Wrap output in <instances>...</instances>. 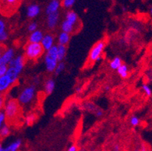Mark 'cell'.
Listing matches in <instances>:
<instances>
[{
	"mask_svg": "<svg viewBox=\"0 0 152 151\" xmlns=\"http://www.w3.org/2000/svg\"><path fill=\"white\" fill-rule=\"evenodd\" d=\"M45 34L42 30H37L30 34L28 37L29 43H41Z\"/></svg>",
	"mask_w": 152,
	"mask_h": 151,
	"instance_id": "cell-13",
	"label": "cell"
},
{
	"mask_svg": "<svg viewBox=\"0 0 152 151\" xmlns=\"http://www.w3.org/2000/svg\"><path fill=\"white\" fill-rule=\"evenodd\" d=\"M14 81L8 76L5 75L3 77H0V91L3 93L9 89L14 84Z\"/></svg>",
	"mask_w": 152,
	"mask_h": 151,
	"instance_id": "cell-10",
	"label": "cell"
},
{
	"mask_svg": "<svg viewBox=\"0 0 152 151\" xmlns=\"http://www.w3.org/2000/svg\"><path fill=\"white\" fill-rule=\"evenodd\" d=\"M81 90L82 89H81L80 87H77V88H76V91H77V92H80V91H81Z\"/></svg>",
	"mask_w": 152,
	"mask_h": 151,
	"instance_id": "cell-42",
	"label": "cell"
},
{
	"mask_svg": "<svg viewBox=\"0 0 152 151\" xmlns=\"http://www.w3.org/2000/svg\"><path fill=\"white\" fill-rule=\"evenodd\" d=\"M6 119H7V116L6 115H5V112L1 110V112H0V127L5 124Z\"/></svg>",
	"mask_w": 152,
	"mask_h": 151,
	"instance_id": "cell-33",
	"label": "cell"
},
{
	"mask_svg": "<svg viewBox=\"0 0 152 151\" xmlns=\"http://www.w3.org/2000/svg\"><path fill=\"white\" fill-rule=\"evenodd\" d=\"M64 69H65V63H64L63 61L59 62L54 73H55V76H59L64 70Z\"/></svg>",
	"mask_w": 152,
	"mask_h": 151,
	"instance_id": "cell-26",
	"label": "cell"
},
{
	"mask_svg": "<svg viewBox=\"0 0 152 151\" xmlns=\"http://www.w3.org/2000/svg\"><path fill=\"white\" fill-rule=\"evenodd\" d=\"M68 151H77V147H76L75 145H72V146H70V147H69Z\"/></svg>",
	"mask_w": 152,
	"mask_h": 151,
	"instance_id": "cell-38",
	"label": "cell"
},
{
	"mask_svg": "<svg viewBox=\"0 0 152 151\" xmlns=\"http://www.w3.org/2000/svg\"><path fill=\"white\" fill-rule=\"evenodd\" d=\"M8 70H9L8 65H0V77H3L6 75Z\"/></svg>",
	"mask_w": 152,
	"mask_h": 151,
	"instance_id": "cell-32",
	"label": "cell"
},
{
	"mask_svg": "<svg viewBox=\"0 0 152 151\" xmlns=\"http://www.w3.org/2000/svg\"><path fill=\"white\" fill-rule=\"evenodd\" d=\"M6 31V23L3 20H0V34Z\"/></svg>",
	"mask_w": 152,
	"mask_h": 151,
	"instance_id": "cell-34",
	"label": "cell"
},
{
	"mask_svg": "<svg viewBox=\"0 0 152 151\" xmlns=\"http://www.w3.org/2000/svg\"><path fill=\"white\" fill-rule=\"evenodd\" d=\"M84 108H85L86 110H88V111L93 113H95V112L97 111L98 109H99L98 107H96V106H95L94 104L91 103V102H86V103L84 104Z\"/></svg>",
	"mask_w": 152,
	"mask_h": 151,
	"instance_id": "cell-24",
	"label": "cell"
},
{
	"mask_svg": "<svg viewBox=\"0 0 152 151\" xmlns=\"http://www.w3.org/2000/svg\"><path fill=\"white\" fill-rule=\"evenodd\" d=\"M20 111V104L18 100L10 99L5 102L4 112L9 120H13L18 114Z\"/></svg>",
	"mask_w": 152,
	"mask_h": 151,
	"instance_id": "cell-4",
	"label": "cell"
},
{
	"mask_svg": "<svg viewBox=\"0 0 152 151\" xmlns=\"http://www.w3.org/2000/svg\"><path fill=\"white\" fill-rule=\"evenodd\" d=\"M95 116L97 117V118H101L102 116H103L104 111L102 110V109H99H99L97 110V111L95 113Z\"/></svg>",
	"mask_w": 152,
	"mask_h": 151,
	"instance_id": "cell-36",
	"label": "cell"
},
{
	"mask_svg": "<svg viewBox=\"0 0 152 151\" xmlns=\"http://www.w3.org/2000/svg\"><path fill=\"white\" fill-rule=\"evenodd\" d=\"M61 5V2L60 0H51L45 8V14L46 15L58 12L59 8Z\"/></svg>",
	"mask_w": 152,
	"mask_h": 151,
	"instance_id": "cell-8",
	"label": "cell"
},
{
	"mask_svg": "<svg viewBox=\"0 0 152 151\" xmlns=\"http://www.w3.org/2000/svg\"><path fill=\"white\" fill-rule=\"evenodd\" d=\"M55 82L53 79L49 78L44 82V91L46 95H50L55 90Z\"/></svg>",
	"mask_w": 152,
	"mask_h": 151,
	"instance_id": "cell-15",
	"label": "cell"
},
{
	"mask_svg": "<svg viewBox=\"0 0 152 151\" xmlns=\"http://www.w3.org/2000/svg\"><path fill=\"white\" fill-rule=\"evenodd\" d=\"M4 102H5V101H4V99L2 98V96L1 95V96H0V108H1V109H2V108H3Z\"/></svg>",
	"mask_w": 152,
	"mask_h": 151,
	"instance_id": "cell-37",
	"label": "cell"
},
{
	"mask_svg": "<svg viewBox=\"0 0 152 151\" xmlns=\"http://www.w3.org/2000/svg\"><path fill=\"white\" fill-rule=\"evenodd\" d=\"M113 151H120V146H119V144H116L114 145Z\"/></svg>",
	"mask_w": 152,
	"mask_h": 151,
	"instance_id": "cell-39",
	"label": "cell"
},
{
	"mask_svg": "<svg viewBox=\"0 0 152 151\" xmlns=\"http://www.w3.org/2000/svg\"><path fill=\"white\" fill-rule=\"evenodd\" d=\"M15 58V51L13 48L5 50L0 56V65H8Z\"/></svg>",
	"mask_w": 152,
	"mask_h": 151,
	"instance_id": "cell-6",
	"label": "cell"
},
{
	"mask_svg": "<svg viewBox=\"0 0 152 151\" xmlns=\"http://www.w3.org/2000/svg\"><path fill=\"white\" fill-rule=\"evenodd\" d=\"M65 20H67L69 23H70L71 24H73L74 26H75L77 27V24H78L79 22V18L78 15L74 11H68L67 12L65 15Z\"/></svg>",
	"mask_w": 152,
	"mask_h": 151,
	"instance_id": "cell-16",
	"label": "cell"
},
{
	"mask_svg": "<svg viewBox=\"0 0 152 151\" xmlns=\"http://www.w3.org/2000/svg\"><path fill=\"white\" fill-rule=\"evenodd\" d=\"M67 53V47L65 45H58V61L62 62L65 58Z\"/></svg>",
	"mask_w": 152,
	"mask_h": 151,
	"instance_id": "cell-22",
	"label": "cell"
},
{
	"mask_svg": "<svg viewBox=\"0 0 152 151\" xmlns=\"http://www.w3.org/2000/svg\"><path fill=\"white\" fill-rule=\"evenodd\" d=\"M36 120V116L34 113H30V114L27 115V117L25 119V123L27 125H32L33 123L35 122Z\"/></svg>",
	"mask_w": 152,
	"mask_h": 151,
	"instance_id": "cell-27",
	"label": "cell"
},
{
	"mask_svg": "<svg viewBox=\"0 0 152 151\" xmlns=\"http://www.w3.org/2000/svg\"><path fill=\"white\" fill-rule=\"evenodd\" d=\"M59 17H60V14L59 12H56V13L52 14V15H47L46 18V23L48 28L50 30H53L55 27H57L58 23Z\"/></svg>",
	"mask_w": 152,
	"mask_h": 151,
	"instance_id": "cell-11",
	"label": "cell"
},
{
	"mask_svg": "<svg viewBox=\"0 0 152 151\" xmlns=\"http://www.w3.org/2000/svg\"><path fill=\"white\" fill-rule=\"evenodd\" d=\"M61 30L62 32L71 34V33L75 32V30H77V27H76L75 26H74L73 24H71L70 23H69L67 20H66L65 19H64V20L62 21L61 24Z\"/></svg>",
	"mask_w": 152,
	"mask_h": 151,
	"instance_id": "cell-17",
	"label": "cell"
},
{
	"mask_svg": "<svg viewBox=\"0 0 152 151\" xmlns=\"http://www.w3.org/2000/svg\"><path fill=\"white\" fill-rule=\"evenodd\" d=\"M41 11L40 6L37 4H31V5H28L27 8V11H26V13H27V16L28 18L33 19L35 18L39 15Z\"/></svg>",
	"mask_w": 152,
	"mask_h": 151,
	"instance_id": "cell-12",
	"label": "cell"
},
{
	"mask_svg": "<svg viewBox=\"0 0 152 151\" xmlns=\"http://www.w3.org/2000/svg\"><path fill=\"white\" fill-rule=\"evenodd\" d=\"M70 40V34L64 32H61L58 36V45H67Z\"/></svg>",
	"mask_w": 152,
	"mask_h": 151,
	"instance_id": "cell-18",
	"label": "cell"
},
{
	"mask_svg": "<svg viewBox=\"0 0 152 151\" xmlns=\"http://www.w3.org/2000/svg\"><path fill=\"white\" fill-rule=\"evenodd\" d=\"M45 52L41 43H28L25 47L24 55L30 61H36L42 57Z\"/></svg>",
	"mask_w": 152,
	"mask_h": 151,
	"instance_id": "cell-2",
	"label": "cell"
},
{
	"mask_svg": "<svg viewBox=\"0 0 152 151\" xmlns=\"http://www.w3.org/2000/svg\"><path fill=\"white\" fill-rule=\"evenodd\" d=\"M105 45L106 42L104 40H100L92 47L89 54V57H88L89 63H92L96 62L98 58L102 56V54L105 48Z\"/></svg>",
	"mask_w": 152,
	"mask_h": 151,
	"instance_id": "cell-5",
	"label": "cell"
},
{
	"mask_svg": "<svg viewBox=\"0 0 152 151\" xmlns=\"http://www.w3.org/2000/svg\"><path fill=\"white\" fill-rule=\"evenodd\" d=\"M9 39V33L8 32L5 31L3 33L0 34V41L1 42H5Z\"/></svg>",
	"mask_w": 152,
	"mask_h": 151,
	"instance_id": "cell-35",
	"label": "cell"
},
{
	"mask_svg": "<svg viewBox=\"0 0 152 151\" xmlns=\"http://www.w3.org/2000/svg\"><path fill=\"white\" fill-rule=\"evenodd\" d=\"M37 28H38V24H37L36 22H32L30 24L28 25V27H27V30L30 32V33H33V32L37 30Z\"/></svg>",
	"mask_w": 152,
	"mask_h": 151,
	"instance_id": "cell-31",
	"label": "cell"
},
{
	"mask_svg": "<svg viewBox=\"0 0 152 151\" xmlns=\"http://www.w3.org/2000/svg\"><path fill=\"white\" fill-rule=\"evenodd\" d=\"M45 70L48 73H54L58 64V45H55L51 49L47 51L44 58Z\"/></svg>",
	"mask_w": 152,
	"mask_h": 151,
	"instance_id": "cell-1",
	"label": "cell"
},
{
	"mask_svg": "<svg viewBox=\"0 0 152 151\" xmlns=\"http://www.w3.org/2000/svg\"><path fill=\"white\" fill-rule=\"evenodd\" d=\"M36 85H30L25 87L19 94L18 97V101L20 105H28L34 101L36 96Z\"/></svg>",
	"mask_w": 152,
	"mask_h": 151,
	"instance_id": "cell-3",
	"label": "cell"
},
{
	"mask_svg": "<svg viewBox=\"0 0 152 151\" xmlns=\"http://www.w3.org/2000/svg\"><path fill=\"white\" fill-rule=\"evenodd\" d=\"M104 89H105V91H110V85H106V86L104 87Z\"/></svg>",
	"mask_w": 152,
	"mask_h": 151,
	"instance_id": "cell-40",
	"label": "cell"
},
{
	"mask_svg": "<svg viewBox=\"0 0 152 151\" xmlns=\"http://www.w3.org/2000/svg\"><path fill=\"white\" fill-rule=\"evenodd\" d=\"M20 1V0H4L5 3L10 7H16Z\"/></svg>",
	"mask_w": 152,
	"mask_h": 151,
	"instance_id": "cell-30",
	"label": "cell"
},
{
	"mask_svg": "<svg viewBox=\"0 0 152 151\" xmlns=\"http://www.w3.org/2000/svg\"><path fill=\"white\" fill-rule=\"evenodd\" d=\"M150 14H151V15L152 16V7L150 8Z\"/></svg>",
	"mask_w": 152,
	"mask_h": 151,
	"instance_id": "cell-43",
	"label": "cell"
},
{
	"mask_svg": "<svg viewBox=\"0 0 152 151\" xmlns=\"http://www.w3.org/2000/svg\"><path fill=\"white\" fill-rule=\"evenodd\" d=\"M10 133L11 130L8 125L5 123L3 125L1 126V128H0V135H1L2 138H6V137H8L10 135Z\"/></svg>",
	"mask_w": 152,
	"mask_h": 151,
	"instance_id": "cell-23",
	"label": "cell"
},
{
	"mask_svg": "<svg viewBox=\"0 0 152 151\" xmlns=\"http://www.w3.org/2000/svg\"><path fill=\"white\" fill-rule=\"evenodd\" d=\"M20 74V73H19L17 69L15 67H13V66H9V70H8V72L6 73V75H8L13 80L14 82L17 81Z\"/></svg>",
	"mask_w": 152,
	"mask_h": 151,
	"instance_id": "cell-19",
	"label": "cell"
},
{
	"mask_svg": "<svg viewBox=\"0 0 152 151\" xmlns=\"http://www.w3.org/2000/svg\"><path fill=\"white\" fill-rule=\"evenodd\" d=\"M22 141L21 139H17L15 140V141L12 142L11 144H9L8 146H6L5 147L1 145L0 146V151H18V150L20 148V147L21 146Z\"/></svg>",
	"mask_w": 152,
	"mask_h": 151,
	"instance_id": "cell-14",
	"label": "cell"
},
{
	"mask_svg": "<svg viewBox=\"0 0 152 151\" xmlns=\"http://www.w3.org/2000/svg\"><path fill=\"white\" fill-rule=\"evenodd\" d=\"M41 45H42L43 48L46 52L51 49L55 45V37H54V36L51 33L45 34L42 40V42H41Z\"/></svg>",
	"mask_w": 152,
	"mask_h": 151,
	"instance_id": "cell-9",
	"label": "cell"
},
{
	"mask_svg": "<svg viewBox=\"0 0 152 151\" xmlns=\"http://www.w3.org/2000/svg\"><path fill=\"white\" fill-rule=\"evenodd\" d=\"M122 64V59H121L120 57H116V58H114V59H112V60L110 61V63H109V66H110V68L111 69V70H117Z\"/></svg>",
	"mask_w": 152,
	"mask_h": 151,
	"instance_id": "cell-20",
	"label": "cell"
},
{
	"mask_svg": "<svg viewBox=\"0 0 152 151\" xmlns=\"http://www.w3.org/2000/svg\"><path fill=\"white\" fill-rule=\"evenodd\" d=\"M9 66H13L17 69L19 73H21L24 67V56L22 55H18L14 58L9 63Z\"/></svg>",
	"mask_w": 152,
	"mask_h": 151,
	"instance_id": "cell-7",
	"label": "cell"
},
{
	"mask_svg": "<svg viewBox=\"0 0 152 151\" xmlns=\"http://www.w3.org/2000/svg\"><path fill=\"white\" fill-rule=\"evenodd\" d=\"M142 89L143 90L145 94L148 97H151L152 95L151 88V87L149 86L148 85H147V84H142Z\"/></svg>",
	"mask_w": 152,
	"mask_h": 151,
	"instance_id": "cell-28",
	"label": "cell"
},
{
	"mask_svg": "<svg viewBox=\"0 0 152 151\" xmlns=\"http://www.w3.org/2000/svg\"><path fill=\"white\" fill-rule=\"evenodd\" d=\"M129 123H130V125L132 126H138L140 123V119L136 116H132L130 120H129Z\"/></svg>",
	"mask_w": 152,
	"mask_h": 151,
	"instance_id": "cell-29",
	"label": "cell"
},
{
	"mask_svg": "<svg viewBox=\"0 0 152 151\" xmlns=\"http://www.w3.org/2000/svg\"><path fill=\"white\" fill-rule=\"evenodd\" d=\"M117 71L119 76L122 79H126L129 77V68H128V66L125 63H123Z\"/></svg>",
	"mask_w": 152,
	"mask_h": 151,
	"instance_id": "cell-21",
	"label": "cell"
},
{
	"mask_svg": "<svg viewBox=\"0 0 152 151\" xmlns=\"http://www.w3.org/2000/svg\"><path fill=\"white\" fill-rule=\"evenodd\" d=\"M77 0H62L61 5L66 9H70L74 6Z\"/></svg>",
	"mask_w": 152,
	"mask_h": 151,
	"instance_id": "cell-25",
	"label": "cell"
},
{
	"mask_svg": "<svg viewBox=\"0 0 152 151\" xmlns=\"http://www.w3.org/2000/svg\"><path fill=\"white\" fill-rule=\"evenodd\" d=\"M138 151H146V149H145V147L142 146V148H141L140 150H139Z\"/></svg>",
	"mask_w": 152,
	"mask_h": 151,
	"instance_id": "cell-41",
	"label": "cell"
}]
</instances>
